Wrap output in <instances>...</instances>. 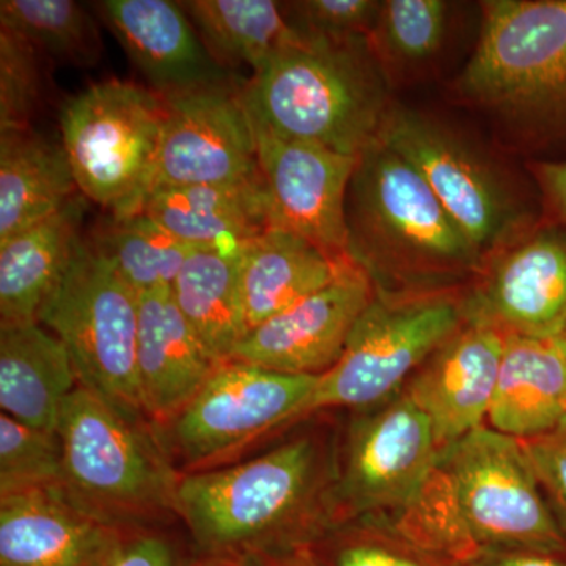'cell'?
<instances>
[{
    "instance_id": "cell-1",
    "label": "cell",
    "mask_w": 566,
    "mask_h": 566,
    "mask_svg": "<svg viewBox=\"0 0 566 566\" xmlns=\"http://www.w3.org/2000/svg\"><path fill=\"white\" fill-rule=\"evenodd\" d=\"M334 450L307 433L244 463L181 474L175 512L218 560L314 546L335 528Z\"/></svg>"
},
{
    "instance_id": "cell-2",
    "label": "cell",
    "mask_w": 566,
    "mask_h": 566,
    "mask_svg": "<svg viewBox=\"0 0 566 566\" xmlns=\"http://www.w3.org/2000/svg\"><path fill=\"white\" fill-rule=\"evenodd\" d=\"M348 253L375 292H458L483 259L415 166L381 140L359 156L346 200Z\"/></svg>"
},
{
    "instance_id": "cell-3",
    "label": "cell",
    "mask_w": 566,
    "mask_h": 566,
    "mask_svg": "<svg viewBox=\"0 0 566 566\" xmlns=\"http://www.w3.org/2000/svg\"><path fill=\"white\" fill-rule=\"evenodd\" d=\"M240 88L253 125L349 156L378 142L395 103L368 36L300 32Z\"/></svg>"
},
{
    "instance_id": "cell-4",
    "label": "cell",
    "mask_w": 566,
    "mask_h": 566,
    "mask_svg": "<svg viewBox=\"0 0 566 566\" xmlns=\"http://www.w3.org/2000/svg\"><path fill=\"white\" fill-rule=\"evenodd\" d=\"M457 95L515 134L536 161L566 159V0H488Z\"/></svg>"
},
{
    "instance_id": "cell-5",
    "label": "cell",
    "mask_w": 566,
    "mask_h": 566,
    "mask_svg": "<svg viewBox=\"0 0 566 566\" xmlns=\"http://www.w3.org/2000/svg\"><path fill=\"white\" fill-rule=\"evenodd\" d=\"M85 387L62 409V494L93 520L133 534L177 515V471L158 433Z\"/></svg>"
},
{
    "instance_id": "cell-6",
    "label": "cell",
    "mask_w": 566,
    "mask_h": 566,
    "mask_svg": "<svg viewBox=\"0 0 566 566\" xmlns=\"http://www.w3.org/2000/svg\"><path fill=\"white\" fill-rule=\"evenodd\" d=\"M166 103L120 80L88 85L62 104L61 144L77 188L111 216L142 210L161 147Z\"/></svg>"
},
{
    "instance_id": "cell-7",
    "label": "cell",
    "mask_w": 566,
    "mask_h": 566,
    "mask_svg": "<svg viewBox=\"0 0 566 566\" xmlns=\"http://www.w3.org/2000/svg\"><path fill=\"white\" fill-rule=\"evenodd\" d=\"M465 323L463 292L387 294L357 319L344 356L319 376L305 417L371 408L400 394L417 368Z\"/></svg>"
},
{
    "instance_id": "cell-8",
    "label": "cell",
    "mask_w": 566,
    "mask_h": 566,
    "mask_svg": "<svg viewBox=\"0 0 566 566\" xmlns=\"http://www.w3.org/2000/svg\"><path fill=\"white\" fill-rule=\"evenodd\" d=\"M39 322L69 349L80 386L123 416L145 420L137 379L139 294L91 241H82Z\"/></svg>"
},
{
    "instance_id": "cell-9",
    "label": "cell",
    "mask_w": 566,
    "mask_h": 566,
    "mask_svg": "<svg viewBox=\"0 0 566 566\" xmlns=\"http://www.w3.org/2000/svg\"><path fill=\"white\" fill-rule=\"evenodd\" d=\"M438 474L471 554L483 547H566L520 439L485 424L439 453Z\"/></svg>"
},
{
    "instance_id": "cell-10",
    "label": "cell",
    "mask_w": 566,
    "mask_h": 566,
    "mask_svg": "<svg viewBox=\"0 0 566 566\" xmlns=\"http://www.w3.org/2000/svg\"><path fill=\"white\" fill-rule=\"evenodd\" d=\"M430 420L401 390L360 409L335 439V528L359 520H389L423 501L438 474Z\"/></svg>"
},
{
    "instance_id": "cell-11",
    "label": "cell",
    "mask_w": 566,
    "mask_h": 566,
    "mask_svg": "<svg viewBox=\"0 0 566 566\" xmlns=\"http://www.w3.org/2000/svg\"><path fill=\"white\" fill-rule=\"evenodd\" d=\"M379 140L415 166L483 263L546 218L513 193L482 153L422 112L394 103Z\"/></svg>"
},
{
    "instance_id": "cell-12",
    "label": "cell",
    "mask_w": 566,
    "mask_h": 566,
    "mask_svg": "<svg viewBox=\"0 0 566 566\" xmlns=\"http://www.w3.org/2000/svg\"><path fill=\"white\" fill-rule=\"evenodd\" d=\"M318 378L226 360L180 415L164 424L161 444L170 447L182 474L218 468L264 436L303 420Z\"/></svg>"
},
{
    "instance_id": "cell-13",
    "label": "cell",
    "mask_w": 566,
    "mask_h": 566,
    "mask_svg": "<svg viewBox=\"0 0 566 566\" xmlns=\"http://www.w3.org/2000/svg\"><path fill=\"white\" fill-rule=\"evenodd\" d=\"M465 323L554 340L566 333V223L545 218L502 245L463 290Z\"/></svg>"
},
{
    "instance_id": "cell-14",
    "label": "cell",
    "mask_w": 566,
    "mask_h": 566,
    "mask_svg": "<svg viewBox=\"0 0 566 566\" xmlns=\"http://www.w3.org/2000/svg\"><path fill=\"white\" fill-rule=\"evenodd\" d=\"M163 98L166 118L150 191L259 180L255 129L240 87L227 81Z\"/></svg>"
},
{
    "instance_id": "cell-15",
    "label": "cell",
    "mask_w": 566,
    "mask_h": 566,
    "mask_svg": "<svg viewBox=\"0 0 566 566\" xmlns=\"http://www.w3.org/2000/svg\"><path fill=\"white\" fill-rule=\"evenodd\" d=\"M253 129L271 227L348 255L346 200L359 156Z\"/></svg>"
},
{
    "instance_id": "cell-16",
    "label": "cell",
    "mask_w": 566,
    "mask_h": 566,
    "mask_svg": "<svg viewBox=\"0 0 566 566\" xmlns=\"http://www.w3.org/2000/svg\"><path fill=\"white\" fill-rule=\"evenodd\" d=\"M374 296V283L353 263L319 292L249 331L230 360L285 375L327 374Z\"/></svg>"
},
{
    "instance_id": "cell-17",
    "label": "cell",
    "mask_w": 566,
    "mask_h": 566,
    "mask_svg": "<svg viewBox=\"0 0 566 566\" xmlns=\"http://www.w3.org/2000/svg\"><path fill=\"white\" fill-rule=\"evenodd\" d=\"M504 335L464 323L409 378L403 392L430 420L439 453L485 427Z\"/></svg>"
},
{
    "instance_id": "cell-18",
    "label": "cell",
    "mask_w": 566,
    "mask_h": 566,
    "mask_svg": "<svg viewBox=\"0 0 566 566\" xmlns=\"http://www.w3.org/2000/svg\"><path fill=\"white\" fill-rule=\"evenodd\" d=\"M95 10L158 95L229 81L181 2L103 0L95 3Z\"/></svg>"
},
{
    "instance_id": "cell-19",
    "label": "cell",
    "mask_w": 566,
    "mask_h": 566,
    "mask_svg": "<svg viewBox=\"0 0 566 566\" xmlns=\"http://www.w3.org/2000/svg\"><path fill=\"white\" fill-rule=\"evenodd\" d=\"M62 491L0 497V566H104L125 538Z\"/></svg>"
},
{
    "instance_id": "cell-20",
    "label": "cell",
    "mask_w": 566,
    "mask_h": 566,
    "mask_svg": "<svg viewBox=\"0 0 566 566\" xmlns=\"http://www.w3.org/2000/svg\"><path fill=\"white\" fill-rule=\"evenodd\" d=\"M218 365L181 314L170 289L140 294L137 379L145 417L161 427L169 423Z\"/></svg>"
},
{
    "instance_id": "cell-21",
    "label": "cell",
    "mask_w": 566,
    "mask_h": 566,
    "mask_svg": "<svg viewBox=\"0 0 566 566\" xmlns=\"http://www.w3.org/2000/svg\"><path fill=\"white\" fill-rule=\"evenodd\" d=\"M140 211L193 251L238 253L271 229L262 177L241 185L156 188Z\"/></svg>"
},
{
    "instance_id": "cell-22",
    "label": "cell",
    "mask_w": 566,
    "mask_h": 566,
    "mask_svg": "<svg viewBox=\"0 0 566 566\" xmlns=\"http://www.w3.org/2000/svg\"><path fill=\"white\" fill-rule=\"evenodd\" d=\"M85 197L0 244V327L40 323L84 238Z\"/></svg>"
},
{
    "instance_id": "cell-23",
    "label": "cell",
    "mask_w": 566,
    "mask_h": 566,
    "mask_svg": "<svg viewBox=\"0 0 566 566\" xmlns=\"http://www.w3.org/2000/svg\"><path fill=\"white\" fill-rule=\"evenodd\" d=\"M307 238L271 227L240 252L241 293L248 329L301 303L353 264Z\"/></svg>"
},
{
    "instance_id": "cell-24",
    "label": "cell",
    "mask_w": 566,
    "mask_h": 566,
    "mask_svg": "<svg viewBox=\"0 0 566 566\" xmlns=\"http://www.w3.org/2000/svg\"><path fill=\"white\" fill-rule=\"evenodd\" d=\"M566 422V352L558 338L504 335L486 427L531 441Z\"/></svg>"
},
{
    "instance_id": "cell-25",
    "label": "cell",
    "mask_w": 566,
    "mask_h": 566,
    "mask_svg": "<svg viewBox=\"0 0 566 566\" xmlns=\"http://www.w3.org/2000/svg\"><path fill=\"white\" fill-rule=\"evenodd\" d=\"M80 387L66 346L43 324L0 327V409L36 430L57 433L62 409Z\"/></svg>"
},
{
    "instance_id": "cell-26",
    "label": "cell",
    "mask_w": 566,
    "mask_h": 566,
    "mask_svg": "<svg viewBox=\"0 0 566 566\" xmlns=\"http://www.w3.org/2000/svg\"><path fill=\"white\" fill-rule=\"evenodd\" d=\"M80 193L62 144L32 128L0 132V244Z\"/></svg>"
},
{
    "instance_id": "cell-27",
    "label": "cell",
    "mask_w": 566,
    "mask_h": 566,
    "mask_svg": "<svg viewBox=\"0 0 566 566\" xmlns=\"http://www.w3.org/2000/svg\"><path fill=\"white\" fill-rule=\"evenodd\" d=\"M170 292L212 359L219 364L230 360L249 333L241 293L240 252L193 251Z\"/></svg>"
},
{
    "instance_id": "cell-28",
    "label": "cell",
    "mask_w": 566,
    "mask_h": 566,
    "mask_svg": "<svg viewBox=\"0 0 566 566\" xmlns=\"http://www.w3.org/2000/svg\"><path fill=\"white\" fill-rule=\"evenodd\" d=\"M181 7L223 70L249 66L256 73L300 39L285 6L273 0H189Z\"/></svg>"
},
{
    "instance_id": "cell-29",
    "label": "cell",
    "mask_w": 566,
    "mask_h": 566,
    "mask_svg": "<svg viewBox=\"0 0 566 566\" xmlns=\"http://www.w3.org/2000/svg\"><path fill=\"white\" fill-rule=\"evenodd\" d=\"M88 241L139 296L172 289L193 252L144 211L109 216Z\"/></svg>"
},
{
    "instance_id": "cell-30",
    "label": "cell",
    "mask_w": 566,
    "mask_h": 566,
    "mask_svg": "<svg viewBox=\"0 0 566 566\" xmlns=\"http://www.w3.org/2000/svg\"><path fill=\"white\" fill-rule=\"evenodd\" d=\"M0 28L69 65L91 69L102 61L98 24L84 6L73 0H2Z\"/></svg>"
},
{
    "instance_id": "cell-31",
    "label": "cell",
    "mask_w": 566,
    "mask_h": 566,
    "mask_svg": "<svg viewBox=\"0 0 566 566\" xmlns=\"http://www.w3.org/2000/svg\"><path fill=\"white\" fill-rule=\"evenodd\" d=\"M450 3L444 0H386L381 2L371 50L386 71L395 66L423 65L444 46Z\"/></svg>"
},
{
    "instance_id": "cell-32",
    "label": "cell",
    "mask_w": 566,
    "mask_h": 566,
    "mask_svg": "<svg viewBox=\"0 0 566 566\" xmlns=\"http://www.w3.org/2000/svg\"><path fill=\"white\" fill-rule=\"evenodd\" d=\"M326 566H452L389 520H359L315 545Z\"/></svg>"
},
{
    "instance_id": "cell-33",
    "label": "cell",
    "mask_w": 566,
    "mask_h": 566,
    "mask_svg": "<svg viewBox=\"0 0 566 566\" xmlns=\"http://www.w3.org/2000/svg\"><path fill=\"white\" fill-rule=\"evenodd\" d=\"M62 442L0 412V497L25 491H61Z\"/></svg>"
},
{
    "instance_id": "cell-34",
    "label": "cell",
    "mask_w": 566,
    "mask_h": 566,
    "mask_svg": "<svg viewBox=\"0 0 566 566\" xmlns=\"http://www.w3.org/2000/svg\"><path fill=\"white\" fill-rule=\"evenodd\" d=\"M40 102L39 51L0 28V132L32 128Z\"/></svg>"
},
{
    "instance_id": "cell-35",
    "label": "cell",
    "mask_w": 566,
    "mask_h": 566,
    "mask_svg": "<svg viewBox=\"0 0 566 566\" xmlns=\"http://www.w3.org/2000/svg\"><path fill=\"white\" fill-rule=\"evenodd\" d=\"M381 2L376 0H303L285 7L297 32L324 39L370 36Z\"/></svg>"
},
{
    "instance_id": "cell-36",
    "label": "cell",
    "mask_w": 566,
    "mask_h": 566,
    "mask_svg": "<svg viewBox=\"0 0 566 566\" xmlns=\"http://www.w3.org/2000/svg\"><path fill=\"white\" fill-rule=\"evenodd\" d=\"M523 444L547 504L566 535V422Z\"/></svg>"
},
{
    "instance_id": "cell-37",
    "label": "cell",
    "mask_w": 566,
    "mask_h": 566,
    "mask_svg": "<svg viewBox=\"0 0 566 566\" xmlns=\"http://www.w3.org/2000/svg\"><path fill=\"white\" fill-rule=\"evenodd\" d=\"M452 566H566V547H483Z\"/></svg>"
},
{
    "instance_id": "cell-38",
    "label": "cell",
    "mask_w": 566,
    "mask_h": 566,
    "mask_svg": "<svg viewBox=\"0 0 566 566\" xmlns=\"http://www.w3.org/2000/svg\"><path fill=\"white\" fill-rule=\"evenodd\" d=\"M104 566H178L174 547L163 536L133 532L122 539Z\"/></svg>"
},
{
    "instance_id": "cell-39",
    "label": "cell",
    "mask_w": 566,
    "mask_h": 566,
    "mask_svg": "<svg viewBox=\"0 0 566 566\" xmlns=\"http://www.w3.org/2000/svg\"><path fill=\"white\" fill-rule=\"evenodd\" d=\"M532 177L546 218L566 223V159L564 161H531Z\"/></svg>"
},
{
    "instance_id": "cell-40",
    "label": "cell",
    "mask_w": 566,
    "mask_h": 566,
    "mask_svg": "<svg viewBox=\"0 0 566 566\" xmlns=\"http://www.w3.org/2000/svg\"><path fill=\"white\" fill-rule=\"evenodd\" d=\"M238 566H326L314 546L262 551L238 558Z\"/></svg>"
},
{
    "instance_id": "cell-41",
    "label": "cell",
    "mask_w": 566,
    "mask_h": 566,
    "mask_svg": "<svg viewBox=\"0 0 566 566\" xmlns=\"http://www.w3.org/2000/svg\"><path fill=\"white\" fill-rule=\"evenodd\" d=\"M216 566H238V564L233 560H219V564Z\"/></svg>"
},
{
    "instance_id": "cell-42",
    "label": "cell",
    "mask_w": 566,
    "mask_h": 566,
    "mask_svg": "<svg viewBox=\"0 0 566 566\" xmlns=\"http://www.w3.org/2000/svg\"><path fill=\"white\" fill-rule=\"evenodd\" d=\"M558 340L562 342V345H564L565 352H566V333L564 334V337L558 338Z\"/></svg>"
}]
</instances>
